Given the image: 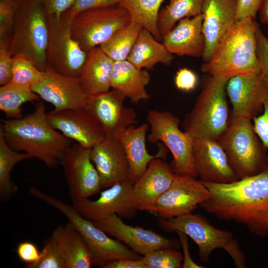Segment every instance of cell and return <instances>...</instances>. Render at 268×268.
I'll use <instances>...</instances> for the list:
<instances>
[{
    "label": "cell",
    "mask_w": 268,
    "mask_h": 268,
    "mask_svg": "<svg viewBox=\"0 0 268 268\" xmlns=\"http://www.w3.org/2000/svg\"><path fill=\"white\" fill-rule=\"evenodd\" d=\"M202 182L210 196L200 207L218 219L243 225L254 235L268 236V170L229 183Z\"/></svg>",
    "instance_id": "1"
},
{
    "label": "cell",
    "mask_w": 268,
    "mask_h": 268,
    "mask_svg": "<svg viewBox=\"0 0 268 268\" xmlns=\"http://www.w3.org/2000/svg\"><path fill=\"white\" fill-rule=\"evenodd\" d=\"M0 130L14 150L23 151L42 161L49 168L60 164L70 139L49 124L43 103L35 105L33 112L19 119L1 120Z\"/></svg>",
    "instance_id": "2"
},
{
    "label": "cell",
    "mask_w": 268,
    "mask_h": 268,
    "mask_svg": "<svg viewBox=\"0 0 268 268\" xmlns=\"http://www.w3.org/2000/svg\"><path fill=\"white\" fill-rule=\"evenodd\" d=\"M255 19L236 20L215 47L209 59L204 62L201 71L228 79L239 74L260 73L257 54Z\"/></svg>",
    "instance_id": "3"
},
{
    "label": "cell",
    "mask_w": 268,
    "mask_h": 268,
    "mask_svg": "<svg viewBox=\"0 0 268 268\" xmlns=\"http://www.w3.org/2000/svg\"><path fill=\"white\" fill-rule=\"evenodd\" d=\"M228 79L217 75L204 76L201 91L182 124L184 131L193 139L217 140L226 130L230 118L226 97Z\"/></svg>",
    "instance_id": "4"
},
{
    "label": "cell",
    "mask_w": 268,
    "mask_h": 268,
    "mask_svg": "<svg viewBox=\"0 0 268 268\" xmlns=\"http://www.w3.org/2000/svg\"><path fill=\"white\" fill-rule=\"evenodd\" d=\"M217 141L239 179L268 170V151L252 120L230 116L226 130Z\"/></svg>",
    "instance_id": "5"
},
{
    "label": "cell",
    "mask_w": 268,
    "mask_h": 268,
    "mask_svg": "<svg viewBox=\"0 0 268 268\" xmlns=\"http://www.w3.org/2000/svg\"><path fill=\"white\" fill-rule=\"evenodd\" d=\"M158 223L164 231L182 232L197 245L200 259L208 263L212 252L222 249L233 260L237 268L246 267V258L234 234L215 227L203 217L192 213L169 219L159 218Z\"/></svg>",
    "instance_id": "6"
},
{
    "label": "cell",
    "mask_w": 268,
    "mask_h": 268,
    "mask_svg": "<svg viewBox=\"0 0 268 268\" xmlns=\"http://www.w3.org/2000/svg\"><path fill=\"white\" fill-rule=\"evenodd\" d=\"M30 194L62 213L76 227L86 243L93 259L94 266L104 268L108 263L119 259L139 260L140 255L134 252L117 239L108 236L93 222L83 217L73 205L37 188H30Z\"/></svg>",
    "instance_id": "7"
},
{
    "label": "cell",
    "mask_w": 268,
    "mask_h": 268,
    "mask_svg": "<svg viewBox=\"0 0 268 268\" xmlns=\"http://www.w3.org/2000/svg\"><path fill=\"white\" fill-rule=\"evenodd\" d=\"M49 28L46 14L37 0H20L10 38L11 55L21 54L40 70L47 69Z\"/></svg>",
    "instance_id": "8"
},
{
    "label": "cell",
    "mask_w": 268,
    "mask_h": 268,
    "mask_svg": "<svg viewBox=\"0 0 268 268\" xmlns=\"http://www.w3.org/2000/svg\"><path fill=\"white\" fill-rule=\"evenodd\" d=\"M147 121L150 128L148 140L161 142L170 151L173 159L170 166L173 172L198 178L193 162V139L180 129V119L169 111L152 110Z\"/></svg>",
    "instance_id": "9"
},
{
    "label": "cell",
    "mask_w": 268,
    "mask_h": 268,
    "mask_svg": "<svg viewBox=\"0 0 268 268\" xmlns=\"http://www.w3.org/2000/svg\"><path fill=\"white\" fill-rule=\"evenodd\" d=\"M131 22L128 11L117 4L77 14L72 20L70 30L73 38L87 53L100 46Z\"/></svg>",
    "instance_id": "10"
},
{
    "label": "cell",
    "mask_w": 268,
    "mask_h": 268,
    "mask_svg": "<svg viewBox=\"0 0 268 268\" xmlns=\"http://www.w3.org/2000/svg\"><path fill=\"white\" fill-rule=\"evenodd\" d=\"M73 18L68 10L59 20L47 18V69L67 76L78 77L87 53L71 35L70 26Z\"/></svg>",
    "instance_id": "11"
},
{
    "label": "cell",
    "mask_w": 268,
    "mask_h": 268,
    "mask_svg": "<svg viewBox=\"0 0 268 268\" xmlns=\"http://www.w3.org/2000/svg\"><path fill=\"white\" fill-rule=\"evenodd\" d=\"M90 148L77 143L64 152L60 164L64 169L72 202L88 199L102 189L99 173L91 161Z\"/></svg>",
    "instance_id": "12"
},
{
    "label": "cell",
    "mask_w": 268,
    "mask_h": 268,
    "mask_svg": "<svg viewBox=\"0 0 268 268\" xmlns=\"http://www.w3.org/2000/svg\"><path fill=\"white\" fill-rule=\"evenodd\" d=\"M197 178L175 174L170 187L157 200L149 212L162 219L192 213L210 196L207 187Z\"/></svg>",
    "instance_id": "13"
},
{
    "label": "cell",
    "mask_w": 268,
    "mask_h": 268,
    "mask_svg": "<svg viewBox=\"0 0 268 268\" xmlns=\"http://www.w3.org/2000/svg\"><path fill=\"white\" fill-rule=\"evenodd\" d=\"M226 94L232 105L230 116L252 120L263 111L268 99V85L260 73L239 74L230 78Z\"/></svg>",
    "instance_id": "14"
},
{
    "label": "cell",
    "mask_w": 268,
    "mask_h": 268,
    "mask_svg": "<svg viewBox=\"0 0 268 268\" xmlns=\"http://www.w3.org/2000/svg\"><path fill=\"white\" fill-rule=\"evenodd\" d=\"M93 222L108 235L142 256L157 249L178 250L181 247L179 240L166 238L152 230L128 225L116 214Z\"/></svg>",
    "instance_id": "15"
},
{
    "label": "cell",
    "mask_w": 268,
    "mask_h": 268,
    "mask_svg": "<svg viewBox=\"0 0 268 268\" xmlns=\"http://www.w3.org/2000/svg\"><path fill=\"white\" fill-rule=\"evenodd\" d=\"M133 186L127 180L117 182L101 192L97 200L85 199L73 203L72 205L83 217L93 221L113 214L132 217L137 210L134 202Z\"/></svg>",
    "instance_id": "16"
},
{
    "label": "cell",
    "mask_w": 268,
    "mask_h": 268,
    "mask_svg": "<svg viewBox=\"0 0 268 268\" xmlns=\"http://www.w3.org/2000/svg\"><path fill=\"white\" fill-rule=\"evenodd\" d=\"M47 117L53 128L85 148L91 149L106 137L100 123L85 108L53 110Z\"/></svg>",
    "instance_id": "17"
},
{
    "label": "cell",
    "mask_w": 268,
    "mask_h": 268,
    "mask_svg": "<svg viewBox=\"0 0 268 268\" xmlns=\"http://www.w3.org/2000/svg\"><path fill=\"white\" fill-rule=\"evenodd\" d=\"M31 87L41 98L52 104L55 111L85 108L89 97L78 77L67 76L49 68L44 71L43 79Z\"/></svg>",
    "instance_id": "18"
},
{
    "label": "cell",
    "mask_w": 268,
    "mask_h": 268,
    "mask_svg": "<svg viewBox=\"0 0 268 268\" xmlns=\"http://www.w3.org/2000/svg\"><path fill=\"white\" fill-rule=\"evenodd\" d=\"M193 157L198 177L201 182L224 184L239 180L217 140L193 139Z\"/></svg>",
    "instance_id": "19"
},
{
    "label": "cell",
    "mask_w": 268,
    "mask_h": 268,
    "mask_svg": "<svg viewBox=\"0 0 268 268\" xmlns=\"http://www.w3.org/2000/svg\"><path fill=\"white\" fill-rule=\"evenodd\" d=\"M125 99L122 93L114 89L89 97L85 108L100 123L106 136H116L124 129L137 124L134 110L124 106Z\"/></svg>",
    "instance_id": "20"
},
{
    "label": "cell",
    "mask_w": 268,
    "mask_h": 268,
    "mask_svg": "<svg viewBox=\"0 0 268 268\" xmlns=\"http://www.w3.org/2000/svg\"><path fill=\"white\" fill-rule=\"evenodd\" d=\"M238 0H203L201 14L206 62L221 39L236 20Z\"/></svg>",
    "instance_id": "21"
},
{
    "label": "cell",
    "mask_w": 268,
    "mask_h": 268,
    "mask_svg": "<svg viewBox=\"0 0 268 268\" xmlns=\"http://www.w3.org/2000/svg\"><path fill=\"white\" fill-rule=\"evenodd\" d=\"M90 158L100 176L102 189L127 180L128 160L116 136H106L94 145L91 149Z\"/></svg>",
    "instance_id": "22"
},
{
    "label": "cell",
    "mask_w": 268,
    "mask_h": 268,
    "mask_svg": "<svg viewBox=\"0 0 268 268\" xmlns=\"http://www.w3.org/2000/svg\"><path fill=\"white\" fill-rule=\"evenodd\" d=\"M162 159H153L144 173L133 184V198L137 210L149 212L172 183L175 174Z\"/></svg>",
    "instance_id": "23"
},
{
    "label": "cell",
    "mask_w": 268,
    "mask_h": 268,
    "mask_svg": "<svg viewBox=\"0 0 268 268\" xmlns=\"http://www.w3.org/2000/svg\"><path fill=\"white\" fill-rule=\"evenodd\" d=\"M149 125L144 123L135 128H126L116 136L120 142L129 165L127 180L134 184L146 170L149 163L154 159L166 158L167 148L160 143L159 150L154 155L150 154L146 147V135Z\"/></svg>",
    "instance_id": "24"
},
{
    "label": "cell",
    "mask_w": 268,
    "mask_h": 268,
    "mask_svg": "<svg viewBox=\"0 0 268 268\" xmlns=\"http://www.w3.org/2000/svg\"><path fill=\"white\" fill-rule=\"evenodd\" d=\"M202 14L180 20L162 37L163 43L172 54L202 58L205 41Z\"/></svg>",
    "instance_id": "25"
},
{
    "label": "cell",
    "mask_w": 268,
    "mask_h": 268,
    "mask_svg": "<svg viewBox=\"0 0 268 268\" xmlns=\"http://www.w3.org/2000/svg\"><path fill=\"white\" fill-rule=\"evenodd\" d=\"M114 63L99 47L87 52L78 78L89 97L98 96L110 91Z\"/></svg>",
    "instance_id": "26"
},
{
    "label": "cell",
    "mask_w": 268,
    "mask_h": 268,
    "mask_svg": "<svg viewBox=\"0 0 268 268\" xmlns=\"http://www.w3.org/2000/svg\"><path fill=\"white\" fill-rule=\"evenodd\" d=\"M150 80L146 69L137 68L127 60L114 62L111 88L120 92L132 103L150 99L146 87Z\"/></svg>",
    "instance_id": "27"
},
{
    "label": "cell",
    "mask_w": 268,
    "mask_h": 268,
    "mask_svg": "<svg viewBox=\"0 0 268 268\" xmlns=\"http://www.w3.org/2000/svg\"><path fill=\"white\" fill-rule=\"evenodd\" d=\"M51 236L60 248L67 268H90L94 266L92 256L86 243L71 222L58 226Z\"/></svg>",
    "instance_id": "28"
},
{
    "label": "cell",
    "mask_w": 268,
    "mask_h": 268,
    "mask_svg": "<svg viewBox=\"0 0 268 268\" xmlns=\"http://www.w3.org/2000/svg\"><path fill=\"white\" fill-rule=\"evenodd\" d=\"M173 59V54L163 43L142 28L127 60L138 69L151 70L157 64L170 65Z\"/></svg>",
    "instance_id": "29"
},
{
    "label": "cell",
    "mask_w": 268,
    "mask_h": 268,
    "mask_svg": "<svg viewBox=\"0 0 268 268\" xmlns=\"http://www.w3.org/2000/svg\"><path fill=\"white\" fill-rule=\"evenodd\" d=\"M29 154L21 153L9 146L0 130V199L6 201L18 192L17 185L12 181L11 172L14 166L23 160L30 159Z\"/></svg>",
    "instance_id": "30"
},
{
    "label": "cell",
    "mask_w": 268,
    "mask_h": 268,
    "mask_svg": "<svg viewBox=\"0 0 268 268\" xmlns=\"http://www.w3.org/2000/svg\"><path fill=\"white\" fill-rule=\"evenodd\" d=\"M40 98L31 86L9 81L0 87V110L10 119H19L23 117L22 105Z\"/></svg>",
    "instance_id": "31"
},
{
    "label": "cell",
    "mask_w": 268,
    "mask_h": 268,
    "mask_svg": "<svg viewBox=\"0 0 268 268\" xmlns=\"http://www.w3.org/2000/svg\"><path fill=\"white\" fill-rule=\"evenodd\" d=\"M164 0H122L118 4L126 9L131 21L149 31L158 40L162 39L157 27L160 7Z\"/></svg>",
    "instance_id": "32"
},
{
    "label": "cell",
    "mask_w": 268,
    "mask_h": 268,
    "mask_svg": "<svg viewBox=\"0 0 268 268\" xmlns=\"http://www.w3.org/2000/svg\"><path fill=\"white\" fill-rule=\"evenodd\" d=\"M203 3V0H170L158 15L157 27L162 37L182 19L201 14Z\"/></svg>",
    "instance_id": "33"
},
{
    "label": "cell",
    "mask_w": 268,
    "mask_h": 268,
    "mask_svg": "<svg viewBox=\"0 0 268 268\" xmlns=\"http://www.w3.org/2000/svg\"><path fill=\"white\" fill-rule=\"evenodd\" d=\"M142 27L138 23H130L115 33L99 47L114 62L127 60Z\"/></svg>",
    "instance_id": "34"
},
{
    "label": "cell",
    "mask_w": 268,
    "mask_h": 268,
    "mask_svg": "<svg viewBox=\"0 0 268 268\" xmlns=\"http://www.w3.org/2000/svg\"><path fill=\"white\" fill-rule=\"evenodd\" d=\"M12 75L10 81L31 86L42 80L44 71L39 69L24 55L18 54L13 56Z\"/></svg>",
    "instance_id": "35"
},
{
    "label": "cell",
    "mask_w": 268,
    "mask_h": 268,
    "mask_svg": "<svg viewBox=\"0 0 268 268\" xmlns=\"http://www.w3.org/2000/svg\"><path fill=\"white\" fill-rule=\"evenodd\" d=\"M142 259L146 268H180L183 256L177 249L164 248L151 251Z\"/></svg>",
    "instance_id": "36"
},
{
    "label": "cell",
    "mask_w": 268,
    "mask_h": 268,
    "mask_svg": "<svg viewBox=\"0 0 268 268\" xmlns=\"http://www.w3.org/2000/svg\"><path fill=\"white\" fill-rule=\"evenodd\" d=\"M41 258L29 268H67L62 252L55 240L50 236L44 242Z\"/></svg>",
    "instance_id": "37"
},
{
    "label": "cell",
    "mask_w": 268,
    "mask_h": 268,
    "mask_svg": "<svg viewBox=\"0 0 268 268\" xmlns=\"http://www.w3.org/2000/svg\"><path fill=\"white\" fill-rule=\"evenodd\" d=\"M20 0H0V39H10Z\"/></svg>",
    "instance_id": "38"
},
{
    "label": "cell",
    "mask_w": 268,
    "mask_h": 268,
    "mask_svg": "<svg viewBox=\"0 0 268 268\" xmlns=\"http://www.w3.org/2000/svg\"><path fill=\"white\" fill-rule=\"evenodd\" d=\"M10 39H0V85L9 82L12 75L13 57L9 49Z\"/></svg>",
    "instance_id": "39"
},
{
    "label": "cell",
    "mask_w": 268,
    "mask_h": 268,
    "mask_svg": "<svg viewBox=\"0 0 268 268\" xmlns=\"http://www.w3.org/2000/svg\"><path fill=\"white\" fill-rule=\"evenodd\" d=\"M257 54L260 66V74L268 85V38L258 24L256 29Z\"/></svg>",
    "instance_id": "40"
},
{
    "label": "cell",
    "mask_w": 268,
    "mask_h": 268,
    "mask_svg": "<svg viewBox=\"0 0 268 268\" xmlns=\"http://www.w3.org/2000/svg\"><path fill=\"white\" fill-rule=\"evenodd\" d=\"M15 251L18 258L26 264L27 268L37 263L41 258V251L34 243L30 241L19 243Z\"/></svg>",
    "instance_id": "41"
},
{
    "label": "cell",
    "mask_w": 268,
    "mask_h": 268,
    "mask_svg": "<svg viewBox=\"0 0 268 268\" xmlns=\"http://www.w3.org/2000/svg\"><path fill=\"white\" fill-rule=\"evenodd\" d=\"M44 9L47 18L59 20L73 5L74 0H37Z\"/></svg>",
    "instance_id": "42"
},
{
    "label": "cell",
    "mask_w": 268,
    "mask_h": 268,
    "mask_svg": "<svg viewBox=\"0 0 268 268\" xmlns=\"http://www.w3.org/2000/svg\"><path fill=\"white\" fill-rule=\"evenodd\" d=\"M253 122L255 133L267 150L268 159V99L264 103L263 112Z\"/></svg>",
    "instance_id": "43"
},
{
    "label": "cell",
    "mask_w": 268,
    "mask_h": 268,
    "mask_svg": "<svg viewBox=\"0 0 268 268\" xmlns=\"http://www.w3.org/2000/svg\"><path fill=\"white\" fill-rule=\"evenodd\" d=\"M174 83L177 89L184 91H190L196 88L198 77L190 69L181 68L176 73Z\"/></svg>",
    "instance_id": "44"
},
{
    "label": "cell",
    "mask_w": 268,
    "mask_h": 268,
    "mask_svg": "<svg viewBox=\"0 0 268 268\" xmlns=\"http://www.w3.org/2000/svg\"><path fill=\"white\" fill-rule=\"evenodd\" d=\"M122 0H74L68 10L73 17L77 14L90 9L118 4Z\"/></svg>",
    "instance_id": "45"
},
{
    "label": "cell",
    "mask_w": 268,
    "mask_h": 268,
    "mask_svg": "<svg viewBox=\"0 0 268 268\" xmlns=\"http://www.w3.org/2000/svg\"><path fill=\"white\" fill-rule=\"evenodd\" d=\"M263 0H238L236 20L255 19Z\"/></svg>",
    "instance_id": "46"
},
{
    "label": "cell",
    "mask_w": 268,
    "mask_h": 268,
    "mask_svg": "<svg viewBox=\"0 0 268 268\" xmlns=\"http://www.w3.org/2000/svg\"><path fill=\"white\" fill-rule=\"evenodd\" d=\"M179 237V240L183 250V268H201V266L196 264L192 259L189 251L187 235L182 232L177 233Z\"/></svg>",
    "instance_id": "47"
},
{
    "label": "cell",
    "mask_w": 268,
    "mask_h": 268,
    "mask_svg": "<svg viewBox=\"0 0 268 268\" xmlns=\"http://www.w3.org/2000/svg\"><path fill=\"white\" fill-rule=\"evenodd\" d=\"M104 268H146L142 259L133 260L129 259H119L113 261Z\"/></svg>",
    "instance_id": "48"
},
{
    "label": "cell",
    "mask_w": 268,
    "mask_h": 268,
    "mask_svg": "<svg viewBox=\"0 0 268 268\" xmlns=\"http://www.w3.org/2000/svg\"><path fill=\"white\" fill-rule=\"evenodd\" d=\"M259 11L260 22L268 24V0H263Z\"/></svg>",
    "instance_id": "49"
},
{
    "label": "cell",
    "mask_w": 268,
    "mask_h": 268,
    "mask_svg": "<svg viewBox=\"0 0 268 268\" xmlns=\"http://www.w3.org/2000/svg\"></svg>",
    "instance_id": "50"
}]
</instances>
